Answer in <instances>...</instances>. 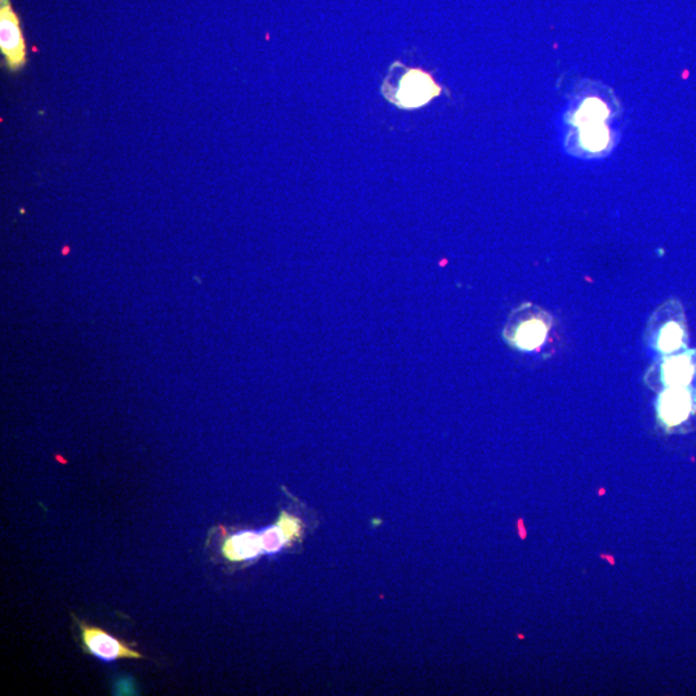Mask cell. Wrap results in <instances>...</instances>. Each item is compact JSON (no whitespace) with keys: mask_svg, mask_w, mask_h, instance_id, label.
<instances>
[{"mask_svg":"<svg viewBox=\"0 0 696 696\" xmlns=\"http://www.w3.org/2000/svg\"><path fill=\"white\" fill-rule=\"evenodd\" d=\"M443 93L430 71L406 68L401 64L392 66L391 73L383 84V95L401 110H416L430 104Z\"/></svg>","mask_w":696,"mask_h":696,"instance_id":"obj_1","label":"cell"},{"mask_svg":"<svg viewBox=\"0 0 696 696\" xmlns=\"http://www.w3.org/2000/svg\"><path fill=\"white\" fill-rule=\"evenodd\" d=\"M552 327L553 319L548 312L537 306L525 305L513 311L503 337L515 350L534 352L546 345Z\"/></svg>","mask_w":696,"mask_h":696,"instance_id":"obj_2","label":"cell"},{"mask_svg":"<svg viewBox=\"0 0 696 696\" xmlns=\"http://www.w3.org/2000/svg\"><path fill=\"white\" fill-rule=\"evenodd\" d=\"M646 339L649 346L662 356L686 350L689 332L680 303L668 301L654 312L649 321Z\"/></svg>","mask_w":696,"mask_h":696,"instance_id":"obj_3","label":"cell"},{"mask_svg":"<svg viewBox=\"0 0 696 696\" xmlns=\"http://www.w3.org/2000/svg\"><path fill=\"white\" fill-rule=\"evenodd\" d=\"M610 109L599 97H590L583 102L573 118L579 128V142L588 153L599 154L609 149L611 133L608 127Z\"/></svg>","mask_w":696,"mask_h":696,"instance_id":"obj_4","label":"cell"},{"mask_svg":"<svg viewBox=\"0 0 696 696\" xmlns=\"http://www.w3.org/2000/svg\"><path fill=\"white\" fill-rule=\"evenodd\" d=\"M696 376V350L686 348L663 356L649 369L646 382L660 391L669 387H690Z\"/></svg>","mask_w":696,"mask_h":696,"instance_id":"obj_5","label":"cell"},{"mask_svg":"<svg viewBox=\"0 0 696 696\" xmlns=\"http://www.w3.org/2000/svg\"><path fill=\"white\" fill-rule=\"evenodd\" d=\"M0 51L11 71H19L28 62V48L21 22L11 0H0Z\"/></svg>","mask_w":696,"mask_h":696,"instance_id":"obj_6","label":"cell"},{"mask_svg":"<svg viewBox=\"0 0 696 696\" xmlns=\"http://www.w3.org/2000/svg\"><path fill=\"white\" fill-rule=\"evenodd\" d=\"M659 422L667 430L684 425L696 412V394L690 387H669L660 391L657 401Z\"/></svg>","mask_w":696,"mask_h":696,"instance_id":"obj_7","label":"cell"},{"mask_svg":"<svg viewBox=\"0 0 696 696\" xmlns=\"http://www.w3.org/2000/svg\"><path fill=\"white\" fill-rule=\"evenodd\" d=\"M79 626L80 631H82L84 648L102 662H115L119 659H142L141 653L132 649L126 642L120 641L119 638L111 636L104 629L87 626L84 623H79Z\"/></svg>","mask_w":696,"mask_h":696,"instance_id":"obj_8","label":"cell"},{"mask_svg":"<svg viewBox=\"0 0 696 696\" xmlns=\"http://www.w3.org/2000/svg\"><path fill=\"white\" fill-rule=\"evenodd\" d=\"M222 555L231 562L252 561L265 555L262 533L240 532L230 535L223 541Z\"/></svg>","mask_w":696,"mask_h":696,"instance_id":"obj_9","label":"cell"},{"mask_svg":"<svg viewBox=\"0 0 696 696\" xmlns=\"http://www.w3.org/2000/svg\"><path fill=\"white\" fill-rule=\"evenodd\" d=\"M115 691L119 695H133L135 694L133 693L135 686H133L131 678H124V680L116 682Z\"/></svg>","mask_w":696,"mask_h":696,"instance_id":"obj_10","label":"cell"}]
</instances>
